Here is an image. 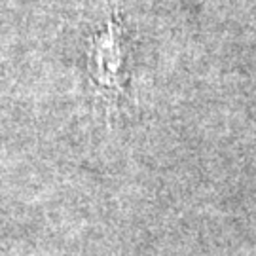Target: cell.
I'll list each match as a JSON object with an SVG mask.
<instances>
[{
  "instance_id": "1",
  "label": "cell",
  "mask_w": 256,
  "mask_h": 256,
  "mask_svg": "<svg viewBox=\"0 0 256 256\" xmlns=\"http://www.w3.org/2000/svg\"><path fill=\"white\" fill-rule=\"evenodd\" d=\"M88 74L104 101H118L126 82V44L122 16H110L106 28L90 40Z\"/></svg>"
}]
</instances>
